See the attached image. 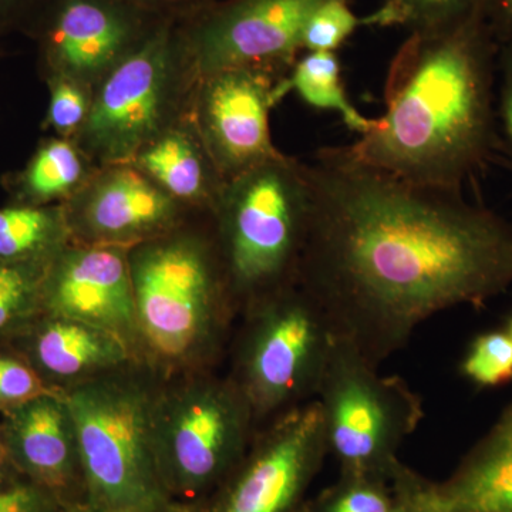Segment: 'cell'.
Listing matches in <instances>:
<instances>
[{
    "mask_svg": "<svg viewBox=\"0 0 512 512\" xmlns=\"http://www.w3.org/2000/svg\"><path fill=\"white\" fill-rule=\"evenodd\" d=\"M140 164L171 197H201L205 171L200 156L181 134H168L140 156Z\"/></svg>",
    "mask_w": 512,
    "mask_h": 512,
    "instance_id": "21",
    "label": "cell"
},
{
    "mask_svg": "<svg viewBox=\"0 0 512 512\" xmlns=\"http://www.w3.org/2000/svg\"><path fill=\"white\" fill-rule=\"evenodd\" d=\"M497 127L512 163V39L498 46Z\"/></svg>",
    "mask_w": 512,
    "mask_h": 512,
    "instance_id": "29",
    "label": "cell"
},
{
    "mask_svg": "<svg viewBox=\"0 0 512 512\" xmlns=\"http://www.w3.org/2000/svg\"><path fill=\"white\" fill-rule=\"evenodd\" d=\"M289 89H295L306 103L316 109L333 110L343 123L362 136L373 126L353 106L342 80V67L335 52H311L296 64L288 79Z\"/></svg>",
    "mask_w": 512,
    "mask_h": 512,
    "instance_id": "20",
    "label": "cell"
},
{
    "mask_svg": "<svg viewBox=\"0 0 512 512\" xmlns=\"http://www.w3.org/2000/svg\"><path fill=\"white\" fill-rule=\"evenodd\" d=\"M254 413L237 384L218 369L161 380L153 450L168 498L185 512L210 497L247 454Z\"/></svg>",
    "mask_w": 512,
    "mask_h": 512,
    "instance_id": "5",
    "label": "cell"
},
{
    "mask_svg": "<svg viewBox=\"0 0 512 512\" xmlns=\"http://www.w3.org/2000/svg\"><path fill=\"white\" fill-rule=\"evenodd\" d=\"M10 2H12V0H0V8H2V6L8 5Z\"/></svg>",
    "mask_w": 512,
    "mask_h": 512,
    "instance_id": "38",
    "label": "cell"
},
{
    "mask_svg": "<svg viewBox=\"0 0 512 512\" xmlns=\"http://www.w3.org/2000/svg\"><path fill=\"white\" fill-rule=\"evenodd\" d=\"M485 15L413 43L386 80V111L346 146L370 167L463 190L500 144L498 46Z\"/></svg>",
    "mask_w": 512,
    "mask_h": 512,
    "instance_id": "2",
    "label": "cell"
},
{
    "mask_svg": "<svg viewBox=\"0 0 512 512\" xmlns=\"http://www.w3.org/2000/svg\"><path fill=\"white\" fill-rule=\"evenodd\" d=\"M303 512H306V507H305V511H303Z\"/></svg>",
    "mask_w": 512,
    "mask_h": 512,
    "instance_id": "39",
    "label": "cell"
},
{
    "mask_svg": "<svg viewBox=\"0 0 512 512\" xmlns=\"http://www.w3.org/2000/svg\"><path fill=\"white\" fill-rule=\"evenodd\" d=\"M239 316L227 375L247 399L259 430L316 399L336 335L298 282L249 303Z\"/></svg>",
    "mask_w": 512,
    "mask_h": 512,
    "instance_id": "6",
    "label": "cell"
},
{
    "mask_svg": "<svg viewBox=\"0 0 512 512\" xmlns=\"http://www.w3.org/2000/svg\"><path fill=\"white\" fill-rule=\"evenodd\" d=\"M505 332L510 335V338L512 339V313L510 316V319H508L507 326H505Z\"/></svg>",
    "mask_w": 512,
    "mask_h": 512,
    "instance_id": "37",
    "label": "cell"
},
{
    "mask_svg": "<svg viewBox=\"0 0 512 512\" xmlns=\"http://www.w3.org/2000/svg\"><path fill=\"white\" fill-rule=\"evenodd\" d=\"M414 512V511H413Z\"/></svg>",
    "mask_w": 512,
    "mask_h": 512,
    "instance_id": "40",
    "label": "cell"
},
{
    "mask_svg": "<svg viewBox=\"0 0 512 512\" xmlns=\"http://www.w3.org/2000/svg\"><path fill=\"white\" fill-rule=\"evenodd\" d=\"M140 360L158 376L218 369L239 308L220 245L158 235L128 248Z\"/></svg>",
    "mask_w": 512,
    "mask_h": 512,
    "instance_id": "3",
    "label": "cell"
},
{
    "mask_svg": "<svg viewBox=\"0 0 512 512\" xmlns=\"http://www.w3.org/2000/svg\"><path fill=\"white\" fill-rule=\"evenodd\" d=\"M49 393L57 392L22 356L0 343V413Z\"/></svg>",
    "mask_w": 512,
    "mask_h": 512,
    "instance_id": "28",
    "label": "cell"
},
{
    "mask_svg": "<svg viewBox=\"0 0 512 512\" xmlns=\"http://www.w3.org/2000/svg\"><path fill=\"white\" fill-rule=\"evenodd\" d=\"M202 119L215 156L227 173H247L278 158L269 136V110L285 90L265 67H242L208 77Z\"/></svg>",
    "mask_w": 512,
    "mask_h": 512,
    "instance_id": "13",
    "label": "cell"
},
{
    "mask_svg": "<svg viewBox=\"0 0 512 512\" xmlns=\"http://www.w3.org/2000/svg\"><path fill=\"white\" fill-rule=\"evenodd\" d=\"M40 298L42 312L107 330L124 340L140 360L128 248L103 244L63 248L46 266Z\"/></svg>",
    "mask_w": 512,
    "mask_h": 512,
    "instance_id": "10",
    "label": "cell"
},
{
    "mask_svg": "<svg viewBox=\"0 0 512 512\" xmlns=\"http://www.w3.org/2000/svg\"><path fill=\"white\" fill-rule=\"evenodd\" d=\"M397 497V495H396ZM393 512H413L412 508L409 507L403 500L397 497V507Z\"/></svg>",
    "mask_w": 512,
    "mask_h": 512,
    "instance_id": "36",
    "label": "cell"
},
{
    "mask_svg": "<svg viewBox=\"0 0 512 512\" xmlns=\"http://www.w3.org/2000/svg\"><path fill=\"white\" fill-rule=\"evenodd\" d=\"M52 494L20 478L0 491V512H66Z\"/></svg>",
    "mask_w": 512,
    "mask_h": 512,
    "instance_id": "30",
    "label": "cell"
},
{
    "mask_svg": "<svg viewBox=\"0 0 512 512\" xmlns=\"http://www.w3.org/2000/svg\"><path fill=\"white\" fill-rule=\"evenodd\" d=\"M127 30L109 9L86 0L67 3L57 16L50 42L69 72H100L120 52Z\"/></svg>",
    "mask_w": 512,
    "mask_h": 512,
    "instance_id": "18",
    "label": "cell"
},
{
    "mask_svg": "<svg viewBox=\"0 0 512 512\" xmlns=\"http://www.w3.org/2000/svg\"><path fill=\"white\" fill-rule=\"evenodd\" d=\"M0 343L22 356L57 393L140 362L119 336L46 312L37 313Z\"/></svg>",
    "mask_w": 512,
    "mask_h": 512,
    "instance_id": "15",
    "label": "cell"
},
{
    "mask_svg": "<svg viewBox=\"0 0 512 512\" xmlns=\"http://www.w3.org/2000/svg\"><path fill=\"white\" fill-rule=\"evenodd\" d=\"M326 456L323 414L312 400L256 430L238 466L187 512H303Z\"/></svg>",
    "mask_w": 512,
    "mask_h": 512,
    "instance_id": "9",
    "label": "cell"
},
{
    "mask_svg": "<svg viewBox=\"0 0 512 512\" xmlns=\"http://www.w3.org/2000/svg\"><path fill=\"white\" fill-rule=\"evenodd\" d=\"M357 23L343 0H323L306 22L302 46L311 52H333L352 35Z\"/></svg>",
    "mask_w": 512,
    "mask_h": 512,
    "instance_id": "27",
    "label": "cell"
},
{
    "mask_svg": "<svg viewBox=\"0 0 512 512\" xmlns=\"http://www.w3.org/2000/svg\"><path fill=\"white\" fill-rule=\"evenodd\" d=\"M87 116V100L76 84L59 82L53 87L49 119L63 133L72 131Z\"/></svg>",
    "mask_w": 512,
    "mask_h": 512,
    "instance_id": "31",
    "label": "cell"
},
{
    "mask_svg": "<svg viewBox=\"0 0 512 512\" xmlns=\"http://www.w3.org/2000/svg\"><path fill=\"white\" fill-rule=\"evenodd\" d=\"M66 512H117L104 510V508L92 507V505H86V507L82 508H74V510H67Z\"/></svg>",
    "mask_w": 512,
    "mask_h": 512,
    "instance_id": "35",
    "label": "cell"
},
{
    "mask_svg": "<svg viewBox=\"0 0 512 512\" xmlns=\"http://www.w3.org/2000/svg\"><path fill=\"white\" fill-rule=\"evenodd\" d=\"M460 372L478 387L512 382V339L505 329L478 335L461 360Z\"/></svg>",
    "mask_w": 512,
    "mask_h": 512,
    "instance_id": "26",
    "label": "cell"
},
{
    "mask_svg": "<svg viewBox=\"0 0 512 512\" xmlns=\"http://www.w3.org/2000/svg\"><path fill=\"white\" fill-rule=\"evenodd\" d=\"M2 414L0 426L20 476L67 510L89 505L82 451L63 393L37 397Z\"/></svg>",
    "mask_w": 512,
    "mask_h": 512,
    "instance_id": "11",
    "label": "cell"
},
{
    "mask_svg": "<svg viewBox=\"0 0 512 512\" xmlns=\"http://www.w3.org/2000/svg\"><path fill=\"white\" fill-rule=\"evenodd\" d=\"M397 497L382 478L339 474L338 481L308 500L306 512H393Z\"/></svg>",
    "mask_w": 512,
    "mask_h": 512,
    "instance_id": "22",
    "label": "cell"
},
{
    "mask_svg": "<svg viewBox=\"0 0 512 512\" xmlns=\"http://www.w3.org/2000/svg\"><path fill=\"white\" fill-rule=\"evenodd\" d=\"M315 400L340 474L392 483L402 463L400 447L424 419L420 394L402 377L380 375L379 367L336 338Z\"/></svg>",
    "mask_w": 512,
    "mask_h": 512,
    "instance_id": "8",
    "label": "cell"
},
{
    "mask_svg": "<svg viewBox=\"0 0 512 512\" xmlns=\"http://www.w3.org/2000/svg\"><path fill=\"white\" fill-rule=\"evenodd\" d=\"M491 2L493 0H389L376 20L416 22L436 26V33L444 32L485 15Z\"/></svg>",
    "mask_w": 512,
    "mask_h": 512,
    "instance_id": "23",
    "label": "cell"
},
{
    "mask_svg": "<svg viewBox=\"0 0 512 512\" xmlns=\"http://www.w3.org/2000/svg\"><path fill=\"white\" fill-rule=\"evenodd\" d=\"M323 0H242L202 30L198 66L208 77L291 60L303 29Z\"/></svg>",
    "mask_w": 512,
    "mask_h": 512,
    "instance_id": "12",
    "label": "cell"
},
{
    "mask_svg": "<svg viewBox=\"0 0 512 512\" xmlns=\"http://www.w3.org/2000/svg\"><path fill=\"white\" fill-rule=\"evenodd\" d=\"M163 377L141 362L63 393L72 412L89 505L117 512H185L165 493L153 450Z\"/></svg>",
    "mask_w": 512,
    "mask_h": 512,
    "instance_id": "4",
    "label": "cell"
},
{
    "mask_svg": "<svg viewBox=\"0 0 512 512\" xmlns=\"http://www.w3.org/2000/svg\"><path fill=\"white\" fill-rule=\"evenodd\" d=\"M42 276L28 265L0 262V339L42 312Z\"/></svg>",
    "mask_w": 512,
    "mask_h": 512,
    "instance_id": "24",
    "label": "cell"
},
{
    "mask_svg": "<svg viewBox=\"0 0 512 512\" xmlns=\"http://www.w3.org/2000/svg\"><path fill=\"white\" fill-rule=\"evenodd\" d=\"M220 245L239 315L298 282L311 194L302 165L275 158L235 177L221 201Z\"/></svg>",
    "mask_w": 512,
    "mask_h": 512,
    "instance_id": "7",
    "label": "cell"
},
{
    "mask_svg": "<svg viewBox=\"0 0 512 512\" xmlns=\"http://www.w3.org/2000/svg\"><path fill=\"white\" fill-rule=\"evenodd\" d=\"M66 225L59 214L40 208L0 210V262L28 265L50 262L64 247Z\"/></svg>",
    "mask_w": 512,
    "mask_h": 512,
    "instance_id": "19",
    "label": "cell"
},
{
    "mask_svg": "<svg viewBox=\"0 0 512 512\" xmlns=\"http://www.w3.org/2000/svg\"><path fill=\"white\" fill-rule=\"evenodd\" d=\"M82 175V161L66 141H52L30 164L26 185L33 197L50 200L72 190Z\"/></svg>",
    "mask_w": 512,
    "mask_h": 512,
    "instance_id": "25",
    "label": "cell"
},
{
    "mask_svg": "<svg viewBox=\"0 0 512 512\" xmlns=\"http://www.w3.org/2000/svg\"><path fill=\"white\" fill-rule=\"evenodd\" d=\"M392 485L414 512H512V443L488 431L446 481L402 463Z\"/></svg>",
    "mask_w": 512,
    "mask_h": 512,
    "instance_id": "16",
    "label": "cell"
},
{
    "mask_svg": "<svg viewBox=\"0 0 512 512\" xmlns=\"http://www.w3.org/2000/svg\"><path fill=\"white\" fill-rule=\"evenodd\" d=\"M20 478L23 477L20 476L12 458H10L8 446H6L5 437H3L2 426H0V491L5 490L9 485L15 484Z\"/></svg>",
    "mask_w": 512,
    "mask_h": 512,
    "instance_id": "33",
    "label": "cell"
},
{
    "mask_svg": "<svg viewBox=\"0 0 512 512\" xmlns=\"http://www.w3.org/2000/svg\"><path fill=\"white\" fill-rule=\"evenodd\" d=\"M490 433L512 443V402L505 407L500 419L491 427Z\"/></svg>",
    "mask_w": 512,
    "mask_h": 512,
    "instance_id": "34",
    "label": "cell"
},
{
    "mask_svg": "<svg viewBox=\"0 0 512 512\" xmlns=\"http://www.w3.org/2000/svg\"><path fill=\"white\" fill-rule=\"evenodd\" d=\"M174 220L171 195L157 190L133 171H119L101 181L87 201L80 231L87 244H141L163 234Z\"/></svg>",
    "mask_w": 512,
    "mask_h": 512,
    "instance_id": "17",
    "label": "cell"
},
{
    "mask_svg": "<svg viewBox=\"0 0 512 512\" xmlns=\"http://www.w3.org/2000/svg\"><path fill=\"white\" fill-rule=\"evenodd\" d=\"M301 165L311 220L298 284L372 365L437 313L511 288V222L461 190L410 183L346 147Z\"/></svg>",
    "mask_w": 512,
    "mask_h": 512,
    "instance_id": "1",
    "label": "cell"
},
{
    "mask_svg": "<svg viewBox=\"0 0 512 512\" xmlns=\"http://www.w3.org/2000/svg\"><path fill=\"white\" fill-rule=\"evenodd\" d=\"M167 86V46L151 40L107 77L86 121L90 144L104 157L130 156L156 130Z\"/></svg>",
    "mask_w": 512,
    "mask_h": 512,
    "instance_id": "14",
    "label": "cell"
},
{
    "mask_svg": "<svg viewBox=\"0 0 512 512\" xmlns=\"http://www.w3.org/2000/svg\"><path fill=\"white\" fill-rule=\"evenodd\" d=\"M485 18L498 42L512 39V0H493L488 6Z\"/></svg>",
    "mask_w": 512,
    "mask_h": 512,
    "instance_id": "32",
    "label": "cell"
}]
</instances>
